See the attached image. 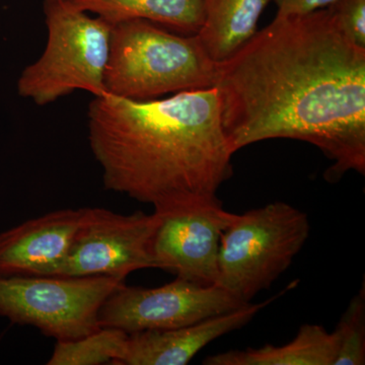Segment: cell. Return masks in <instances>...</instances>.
<instances>
[{
  "label": "cell",
  "mask_w": 365,
  "mask_h": 365,
  "mask_svg": "<svg viewBox=\"0 0 365 365\" xmlns=\"http://www.w3.org/2000/svg\"><path fill=\"white\" fill-rule=\"evenodd\" d=\"M338 341L334 332L321 325L306 324L297 336L282 346L264 345L260 348L210 355L204 365H334Z\"/></svg>",
  "instance_id": "7c38bea8"
},
{
  "label": "cell",
  "mask_w": 365,
  "mask_h": 365,
  "mask_svg": "<svg viewBox=\"0 0 365 365\" xmlns=\"http://www.w3.org/2000/svg\"><path fill=\"white\" fill-rule=\"evenodd\" d=\"M309 230L306 213L280 201L235 215L220 239L215 285L251 304L289 268Z\"/></svg>",
  "instance_id": "5b68a950"
},
{
  "label": "cell",
  "mask_w": 365,
  "mask_h": 365,
  "mask_svg": "<svg viewBox=\"0 0 365 365\" xmlns=\"http://www.w3.org/2000/svg\"><path fill=\"white\" fill-rule=\"evenodd\" d=\"M127 333L103 328L71 341H56L48 365L119 364L123 355Z\"/></svg>",
  "instance_id": "9a60e30c"
},
{
  "label": "cell",
  "mask_w": 365,
  "mask_h": 365,
  "mask_svg": "<svg viewBox=\"0 0 365 365\" xmlns=\"http://www.w3.org/2000/svg\"><path fill=\"white\" fill-rule=\"evenodd\" d=\"M85 211L60 209L0 232V276H56Z\"/></svg>",
  "instance_id": "30bf717a"
},
{
  "label": "cell",
  "mask_w": 365,
  "mask_h": 365,
  "mask_svg": "<svg viewBox=\"0 0 365 365\" xmlns=\"http://www.w3.org/2000/svg\"><path fill=\"white\" fill-rule=\"evenodd\" d=\"M112 24L145 20L192 35L202 26L205 0H71Z\"/></svg>",
  "instance_id": "5bb4252c"
},
{
  "label": "cell",
  "mask_w": 365,
  "mask_h": 365,
  "mask_svg": "<svg viewBox=\"0 0 365 365\" xmlns=\"http://www.w3.org/2000/svg\"><path fill=\"white\" fill-rule=\"evenodd\" d=\"M292 287V285H289L285 290ZM283 292L261 304H250L237 311L212 317L193 325L168 330L127 334L123 355L119 364H188L203 348L213 341L248 325L259 312L273 302Z\"/></svg>",
  "instance_id": "8fae6325"
},
{
  "label": "cell",
  "mask_w": 365,
  "mask_h": 365,
  "mask_svg": "<svg viewBox=\"0 0 365 365\" xmlns=\"http://www.w3.org/2000/svg\"><path fill=\"white\" fill-rule=\"evenodd\" d=\"M216 76L217 63L196 34L176 35L145 20L113 24L107 93L153 100L167 93L213 88Z\"/></svg>",
  "instance_id": "3957f363"
},
{
  "label": "cell",
  "mask_w": 365,
  "mask_h": 365,
  "mask_svg": "<svg viewBox=\"0 0 365 365\" xmlns=\"http://www.w3.org/2000/svg\"><path fill=\"white\" fill-rule=\"evenodd\" d=\"M155 268L201 285H215L220 239L235 220L217 197L153 208Z\"/></svg>",
  "instance_id": "9c48e42d"
},
{
  "label": "cell",
  "mask_w": 365,
  "mask_h": 365,
  "mask_svg": "<svg viewBox=\"0 0 365 365\" xmlns=\"http://www.w3.org/2000/svg\"><path fill=\"white\" fill-rule=\"evenodd\" d=\"M48 38L44 52L18 79V93L38 106L76 91L102 97L113 24L91 16L71 0H44Z\"/></svg>",
  "instance_id": "277c9868"
},
{
  "label": "cell",
  "mask_w": 365,
  "mask_h": 365,
  "mask_svg": "<svg viewBox=\"0 0 365 365\" xmlns=\"http://www.w3.org/2000/svg\"><path fill=\"white\" fill-rule=\"evenodd\" d=\"M277 6L276 16H302L326 9L336 0H269Z\"/></svg>",
  "instance_id": "ac0fdd59"
},
{
  "label": "cell",
  "mask_w": 365,
  "mask_h": 365,
  "mask_svg": "<svg viewBox=\"0 0 365 365\" xmlns=\"http://www.w3.org/2000/svg\"><path fill=\"white\" fill-rule=\"evenodd\" d=\"M328 7L345 37L365 49V0H336Z\"/></svg>",
  "instance_id": "e0dca14e"
},
{
  "label": "cell",
  "mask_w": 365,
  "mask_h": 365,
  "mask_svg": "<svg viewBox=\"0 0 365 365\" xmlns=\"http://www.w3.org/2000/svg\"><path fill=\"white\" fill-rule=\"evenodd\" d=\"M215 88L232 153L268 139L317 146L328 182L365 174V49L330 9L272 23L217 63Z\"/></svg>",
  "instance_id": "6da1fadb"
},
{
  "label": "cell",
  "mask_w": 365,
  "mask_h": 365,
  "mask_svg": "<svg viewBox=\"0 0 365 365\" xmlns=\"http://www.w3.org/2000/svg\"><path fill=\"white\" fill-rule=\"evenodd\" d=\"M217 285L176 279L155 288L121 285L105 300L98 324L127 334L168 330L248 306Z\"/></svg>",
  "instance_id": "52a82bcc"
},
{
  "label": "cell",
  "mask_w": 365,
  "mask_h": 365,
  "mask_svg": "<svg viewBox=\"0 0 365 365\" xmlns=\"http://www.w3.org/2000/svg\"><path fill=\"white\" fill-rule=\"evenodd\" d=\"M269 0H205L202 26L196 34L216 63L225 61L256 34Z\"/></svg>",
  "instance_id": "4fadbf2b"
},
{
  "label": "cell",
  "mask_w": 365,
  "mask_h": 365,
  "mask_svg": "<svg viewBox=\"0 0 365 365\" xmlns=\"http://www.w3.org/2000/svg\"><path fill=\"white\" fill-rule=\"evenodd\" d=\"M88 129L105 188L153 207L215 198L232 176L215 86L163 100L93 97Z\"/></svg>",
  "instance_id": "7a4b0ae2"
},
{
  "label": "cell",
  "mask_w": 365,
  "mask_h": 365,
  "mask_svg": "<svg viewBox=\"0 0 365 365\" xmlns=\"http://www.w3.org/2000/svg\"><path fill=\"white\" fill-rule=\"evenodd\" d=\"M123 284L116 276H0V316L56 341L79 339L101 328V307Z\"/></svg>",
  "instance_id": "8992f818"
},
{
  "label": "cell",
  "mask_w": 365,
  "mask_h": 365,
  "mask_svg": "<svg viewBox=\"0 0 365 365\" xmlns=\"http://www.w3.org/2000/svg\"><path fill=\"white\" fill-rule=\"evenodd\" d=\"M338 352L334 365L365 364V289L352 297L333 331Z\"/></svg>",
  "instance_id": "2e32d148"
},
{
  "label": "cell",
  "mask_w": 365,
  "mask_h": 365,
  "mask_svg": "<svg viewBox=\"0 0 365 365\" xmlns=\"http://www.w3.org/2000/svg\"><path fill=\"white\" fill-rule=\"evenodd\" d=\"M155 213L120 215L101 207L86 208L66 258L56 276L125 278L140 269L155 268L153 242Z\"/></svg>",
  "instance_id": "ba28073f"
}]
</instances>
